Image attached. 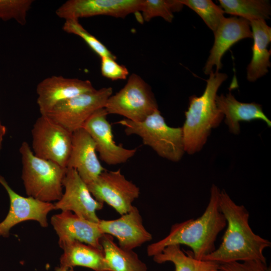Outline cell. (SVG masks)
<instances>
[{
    "label": "cell",
    "mask_w": 271,
    "mask_h": 271,
    "mask_svg": "<svg viewBox=\"0 0 271 271\" xmlns=\"http://www.w3.org/2000/svg\"><path fill=\"white\" fill-rule=\"evenodd\" d=\"M63 186L64 192L61 199L54 204L55 210L70 211L88 220L98 223L100 219L96 211L103 208L104 203L92 196L87 184L75 169L67 168Z\"/></svg>",
    "instance_id": "cell-12"
},
{
    "label": "cell",
    "mask_w": 271,
    "mask_h": 271,
    "mask_svg": "<svg viewBox=\"0 0 271 271\" xmlns=\"http://www.w3.org/2000/svg\"><path fill=\"white\" fill-rule=\"evenodd\" d=\"M220 190L215 184L210 189L208 204L203 214L196 219H190L172 225L164 238L149 245L147 254L153 256L171 245H185L192 250L193 257L198 260L213 252L219 233L226 225V219L219 209Z\"/></svg>",
    "instance_id": "cell-2"
},
{
    "label": "cell",
    "mask_w": 271,
    "mask_h": 271,
    "mask_svg": "<svg viewBox=\"0 0 271 271\" xmlns=\"http://www.w3.org/2000/svg\"><path fill=\"white\" fill-rule=\"evenodd\" d=\"M116 123L124 127L126 136L140 137L144 145L167 160L179 162L185 153L182 127L169 126L159 109L142 121L123 119Z\"/></svg>",
    "instance_id": "cell-5"
},
{
    "label": "cell",
    "mask_w": 271,
    "mask_h": 271,
    "mask_svg": "<svg viewBox=\"0 0 271 271\" xmlns=\"http://www.w3.org/2000/svg\"><path fill=\"white\" fill-rule=\"evenodd\" d=\"M19 152L22 179L28 196L47 202L59 201L67 168L36 156L27 142L22 143Z\"/></svg>",
    "instance_id": "cell-4"
},
{
    "label": "cell",
    "mask_w": 271,
    "mask_h": 271,
    "mask_svg": "<svg viewBox=\"0 0 271 271\" xmlns=\"http://www.w3.org/2000/svg\"><path fill=\"white\" fill-rule=\"evenodd\" d=\"M98 224L103 234L116 237L118 246L124 249L133 250L153 238L143 224L139 209L134 206L119 218L100 220Z\"/></svg>",
    "instance_id": "cell-15"
},
{
    "label": "cell",
    "mask_w": 271,
    "mask_h": 271,
    "mask_svg": "<svg viewBox=\"0 0 271 271\" xmlns=\"http://www.w3.org/2000/svg\"><path fill=\"white\" fill-rule=\"evenodd\" d=\"M111 87L83 93L62 101L44 114L71 133L82 128L96 110L104 108L112 94Z\"/></svg>",
    "instance_id": "cell-7"
},
{
    "label": "cell",
    "mask_w": 271,
    "mask_h": 271,
    "mask_svg": "<svg viewBox=\"0 0 271 271\" xmlns=\"http://www.w3.org/2000/svg\"><path fill=\"white\" fill-rule=\"evenodd\" d=\"M144 0H69L55 12L65 20H79L96 16L124 18L132 13L141 12Z\"/></svg>",
    "instance_id": "cell-13"
},
{
    "label": "cell",
    "mask_w": 271,
    "mask_h": 271,
    "mask_svg": "<svg viewBox=\"0 0 271 271\" xmlns=\"http://www.w3.org/2000/svg\"><path fill=\"white\" fill-rule=\"evenodd\" d=\"M197 13L213 33L225 18L223 10L211 0H178Z\"/></svg>",
    "instance_id": "cell-25"
},
{
    "label": "cell",
    "mask_w": 271,
    "mask_h": 271,
    "mask_svg": "<svg viewBox=\"0 0 271 271\" xmlns=\"http://www.w3.org/2000/svg\"><path fill=\"white\" fill-rule=\"evenodd\" d=\"M217 106L225 116V123L230 132L237 135L240 133L239 121L253 120L264 121L268 127L271 121L263 112L260 104L241 102L235 99L230 91L225 95L222 94L216 98Z\"/></svg>",
    "instance_id": "cell-19"
},
{
    "label": "cell",
    "mask_w": 271,
    "mask_h": 271,
    "mask_svg": "<svg viewBox=\"0 0 271 271\" xmlns=\"http://www.w3.org/2000/svg\"><path fill=\"white\" fill-rule=\"evenodd\" d=\"M62 30L66 33L80 37L87 45L100 58L104 57L116 59L114 56L99 40L89 33L79 22V20H65Z\"/></svg>",
    "instance_id": "cell-27"
},
{
    "label": "cell",
    "mask_w": 271,
    "mask_h": 271,
    "mask_svg": "<svg viewBox=\"0 0 271 271\" xmlns=\"http://www.w3.org/2000/svg\"><path fill=\"white\" fill-rule=\"evenodd\" d=\"M95 89L88 80L53 75L38 84L37 103L41 114H44L62 101Z\"/></svg>",
    "instance_id": "cell-14"
},
{
    "label": "cell",
    "mask_w": 271,
    "mask_h": 271,
    "mask_svg": "<svg viewBox=\"0 0 271 271\" xmlns=\"http://www.w3.org/2000/svg\"><path fill=\"white\" fill-rule=\"evenodd\" d=\"M0 184L7 191L10 202L8 214L0 222V236L8 237L13 227L25 221H36L42 227L48 226L47 215L50 211L55 210L53 203L19 195L1 175Z\"/></svg>",
    "instance_id": "cell-11"
},
{
    "label": "cell",
    "mask_w": 271,
    "mask_h": 271,
    "mask_svg": "<svg viewBox=\"0 0 271 271\" xmlns=\"http://www.w3.org/2000/svg\"><path fill=\"white\" fill-rule=\"evenodd\" d=\"M68 271H75L73 268H69Z\"/></svg>",
    "instance_id": "cell-33"
},
{
    "label": "cell",
    "mask_w": 271,
    "mask_h": 271,
    "mask_svg": "<svg viewBox=\"0 0 271 271\" xmlns=\"http://www.w3.org/2000/svg\"><path fill=\"white\" fill-rule=\"evenodd\" d=\"M220 268L223 271H270L266 262L260 260L231 262L221 263Z\"/></svg>",
    "instance_id": "cell-30"
},
{
    "label": "cell",
    "mask_w": 271,
    "mask_h": 271,
    "mask_svg": "<svg viewBox=\"0 0 271 271\" xmlns=\"http://www.w3.org/2000/svg\"><path fill=\"white\" fill-rule=\"evenodd\" d=\"M214 34V44L203 69L206 75H209L214 66L215 71L219 72L222 67L223 56L234 44L244 39L252 38L249 22L235 16L224 18Z\"/></svg>",
    "instance_id": "cell-17"
},
{
    "label": "cell",
    "mask_w": 271,
    "mask_h": 271,
    "mask_svg": "<svg viewBox=\"0 0 271 271\" xmlns=\"http://www.w3.org/2000/svg\"><path fill=\"white\" fill-rule=\"evenodd\" d=\"M60 247L63 250L60 258L61 266L70 268L80 266L94 271H110L103 249L78 241L66 243Z\"/></svg>",
    "instance_id": "cell-21"
},
{
    "label": "cell",
    "mask_w": 271,
    "mask_h": 271,
    "mask_svg": "<svg viewBox=\"0 0 271 271\" xmlns=\"http://www.w3.org/2000/svg\"><path fill=\"white\" fill-rule=\"evenodd\" d=\"M225 13L239 16L249 22L269 19L271 7L266 0H219Z\"/></svg>",
    "instance_id": "cell-24"
},
{
    "label": "cell",
    "mask_w": 271,
    "mask_h": 271,
    "mask_svg": "<svg viewBox=\"0 0 271 271\" xmlns=\"http://www.w3.org/2000/svg\"><path fill=\"white\" fill-rule=\"evenodd\" d=\"M186 254L180 245L175 244L166 247L160 253L153 256L155 262L163 263L170 261L175 266V271H223L217 262L198 260L192 254Z\"/></svg>",
    "instance_id": "cell-23"
},
{
    "label": "cell",
    "mask_w": 271,
    "mask_h": 271,
    "mask_svg": "<svg viewBox=\"0 0 271 271\" xmlns=\"http://www.w3.org/2000/svg\"><path fill=\"white\" fill-rule=\"evenodd\" d=\"M105 108L96 110L86 120L82 128L94 141L100 160L108 165L125 163L133 157L137 149H126L114 141L112 126L107 119Z\"/></svg>",
    "instance_id": "cell-10"
},
{
    "label": "cell",
    "mask_w": 271,
    "mask_h": 271,
    "mask_svg": "<svg viewBox=\"0 0 271 271\" xmlns=\"http://www.w3.org/2000/svg\"><path fill=\"white\" fill-rule=\"evenodd\" d=\"M104 108L108 114L134 122L143 121L159 109L151 87L136 74L130 75L123 87L108 98Z\"/></svg>",
    "instance_id": "cell-6"
},
{
    "label": "cell",
    "mask_w": 271,
    "mask_h": 271,
    "mask_svg": "<svg viewBox=\"0 0 271 271\" xmlns=\"http://www.w3.org/2000/svg\"><path fill=\"white\" fill-rule=\"evenodd\" d=\"M253 43L251 47L252 58L247 67V79L254 82L265 75L270 66V50L267 46L271 41V28L264 20L249 21Z\"/></svg>",
    "instance_id": "cell-20"
},
{
    "label": "cell",
    "mask_w": 271,
    "mask_h": 271,
    "mask_svg": "<svg viewBox=\"0 0 271 271\" xmlns=\"http://www.w3.org/2000/svg\"><path fill=\"white\" fill-rule=\"evenodd\" d=\"M68 269L69 268L67 267L61 266L55 267V271H68Z\"/></svg>",
    "instance_id": "cell-32"
},
{
    "label": "cell",
    "mask_w": 271,
    "mask_h": 271,
    "mask_svg": "<svg viewBox=\"0 0 271 271\" xmlns=\"http://www.w3.org/2000/svg\"><path fill=\"white\" fill-rule=\"evenodd\" d=\"M115 58L104 57L101 58V73L103 76L112 80L125 79L129 74L128 69L119 64Z\"/></svg>",
    "instance_id": "cell-29"
},
{
    "label": "cell",
    "mask_w": 271,
    "mask_h": 271,
    "mask_svg": "<svg viewBox=\"0 0 271 271\" xmlns=\"http://www.w3.org/2000/svg\"><path fill=\"white\" fill-rule=\"evenodd\" d=\"M7 132V128L5 126L3 125L0 121V154L2 148L3 141L4 137Z\"/></svg>",
    "instance_id": "cell-31"
},
{
    "label": "cell",
    "mask_w": 271,
    "mask_h": 271,
    "mask_svg": "<svg viewBox=\"0 0 271 271\" xmlns=\"http://www.w3.org/2000/svg\"><path fill=\"white\" fill-rule=\"evenodd\" d=\"M32 151L37 157L67 168L72 133L46 115H41L32 129Z\"/></svg>",
    "instance_id": "cell-8"
},
{
    "label": "cell",
    "mask_w": 271,
    "mask_h": 271,
    "mask_svg": "<svg viewBox=\"0 0 271 271\" xmlns=\"http://www.w3.org/2000/svg\"><path fill=\"white\" fill-rule=\"evenodd\" d=\"M87 185L96 200L106 203L120 215L130 210L133 201L140 195L139 187L128 180L120 169L115 171L105 170Z\"/></svg>",
    "instance_id": "cell-9"
},
{
    "label": "cell",
    "mask_w": 271,
    "mask_h": 271,
    "mask_svg": "<svg viewBox=\"0 0 271 271\" xmlns=\"http://www.w3.org/2000/svg\"><path fill=\"white\" fill-rule=\"evenodd\" d=\"M226 74L211 71L206 86L200 96L189 97L188 109L182 128L185 152L192 155L205 144L212 128L221 123L224 115L218 109L216 98L217 91L227 79Z\"/></svg>",
    "instance_id": "cell-3"
},
{
    "label": "cell",
    "mask_w": 271,
    "mask_h": 271,
    "mask_svg": "<svg viewBox=\"0 0 271 271\" xmlns=\"http://www.w3.org/2000/svg\"><path fill=\"white\" fill-rule=\"evenodd\" d=\"M33 2V0H0V19L4 21L13 19L25 25Z\"/></svg>",
    "instance_id": "cell-28"
},
{
    "label": "cell",
    "mask_w": 271,
    "mask_h": 271,
    "mask_svg": "<svg viewBox=\"0 0 271 271\" xmlns=\"http://www.w3.org/2000/svg\"><path fill=\"white\" fill-rule=\"evenodd\" d=\"M105 259L110 271H147L146 264L133 250L119 247L113 236L104 234L100 240Z\"/></svg>",
    "instance_id": "cell-22"
},
{
    "label": "cell",
    "mask_w": 271,
    "mask_h": 271,
    "mask_svg": "<svg viewBox=\"0 0 271 271\" xmlns=\"http://www.w3.org/2000/svg\"><path fill=\"white\" fill-rule=\"evenodd\" d=\"M219 206L227 228L220 246L203 260L219 264L251 260L266 262L263 251L271 243L253 232L248 223L249 213L244 206L235 203L223 189L220 191Z\"/></svg>",
    "instance_id": "cell-1"
},
{
    "label": "cell",
    "mask_w": 271,
    "mask_h": 271,
    "mask_svg": "<svg viewBox=\"0 0 271 271\" xmlns=\"http://www.w3.org/2000/svg\"><path fill=\"white\" fill-rule=\"evenodd\" d=\"M183 5L178 0H144L141 12V19L149 22L156 17H161L171 23L173 13L182 10Z\"/></svg>",
    "instance_id": "cell-26"
},
{
    "label": "cell",
    "mask_w": 271,
    "mask_h": 271,
    "mask_svg": "<svg viewBox=\"0 0 271 271\" xmlns=\"http://www.w3.org/2000/svg\"><path fill=\"white\" fill-rule=\"evenodd\" d=\"M95 144L83 128L72 133V147L67 168L75 169L88 184L96 179L105 169L96 154Z\"/></svg>",
    "instance_id": "cell-18"
},
{
    "label": "cell",
    "mask_w": 271,
    "mask_h": 271,
    "mask_svg": "<svg viewBox=\"0 0 271 271\" xmlns=\"http://www.w3.org/2000/svg\"><path fill=\"white\" fill-rule=\"evenodd\" d=\"M51 223L59 237V246L78 241L102 249L100 240L104 234L98 223L82 218L70 211L53 215Z\"/></svg>",
    "instance_id": "cell-16"
}]
</instances>
